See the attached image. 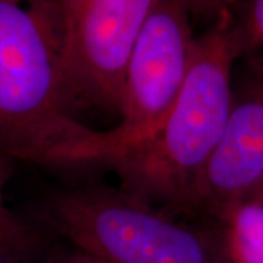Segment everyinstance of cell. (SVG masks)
<instances>
[{"instance_id":"cell-1","label":"cell","mask_w":263,"mask_h":263,"mask_svg":"<svg viewBox=\"0 0 263 263\" xmlns=\"http://www.w3.org/2000/svg\"><path fill=\"white\" fill-rule=\"evenodd\" d=\"M238 62L231 6L197 37L186 82L168 117L149 139L107 164L120 189L145 202L189 212L193 195L224 138Z\"/></svg>"},{"instance_id":"cell-9","label":"cell","mask_w":263,"mask_h":263,"mask_svg":"<svg viewBox=\"0 0 263 263\" xmlns=\"http://www.w3.org/2000/svg\"><path fill=\"white\" fill-rule=\"evenodd\" d=\"M0 263H40L35 259V240L32 235L0 240Z\"/></svg>"},{"instance_id":"cell-3","label":"cell","mask_w":263,"mask_h":263,"mask_svg":"<svg viewBox=\"0 0 263 263\" xmlns=\"http://www.w3.org/2000/svg\"><path fill=\"white\" fill-rule=\"evenodd\" d=\"M44 218L103 263H227L218 233L177 222L120 187L67 189L48 199Z\"/></svg>"},{"instance_id":"cell-8","label":"cell","mask_w":263,"mask_h":263,"mask_svg":"<svg viewBox=\"0 0 263 263\" xmlns=\"http://www.w3.org/2000/svg\"><path fill=\"white\" fill-rule=\"evenodd\" d=\"M234 28L238 62L263 73V0L234 3Z\"/></svg>"},{"instance_id":"cell-11","label":"cell","mask_w":263,"mask_h":263,"mask_svg":"<svg viewBox=\"0 0 263 263\" xmlns=\"http://www.w3.org/2000/svg\"><path fill=\"white\" fill-rule=\"evenodd\" d=\"M28 234V230L19 222L12 214L0 215V240Z\"/></svg>"},{"instance_id":"cell-4","label":"cell","mask_w":263,"mask_h":263,"mask_svg":"<svg viewBox=\"0 0 263 263\" xmlns=\"http://www.w3.org/2000/svg\"><path fill=\"white\" fill-rule=\"evenodd\" d=\"M157 0L31 2L54 48L59 92L66 111H120L136 40Z\"/></svg>"},{"instance_id":"cell-6","label":"cell","mask_w":263,"mask_h":263,"mask_svg":"<svg viewBox=\"0 0 263 263\" xmlns=\"http://www.w3.org/2000/svg\"><path fill=\"white\" fill-rule=\"evenodd\" d=\"M245 69L234 85L224 138L196 187L189 212H214L254 192L263 179V73Z\"/></svg>"},{"instance_id":"cell-13","label":"cell","mask_w":263,"mask_h":263,"mask_svg":"<svg viewBox=\"0 0 263 263\" xmlns=\"http://www.w3.org/2000/svg\"><path fill=\"white\" fill-rule=\"evenodd\" d=\"M254 192H256V193H257L259 196L262 197V200H263V179H262V181H260V184H259V186L256 187V190H254Z\"/></svg>"},{"instance_id":"cell-5","label":"cell","mask_w":263,"mask_h":263,"mask_svg":"<svg viewBox=\"0 0 263 263\" xmlns=\"http://www.w3.org/2000/svg\"><path fill=\"white\" fill-rule=\"evenodd\" d=\"M189 2L157 0L132 53L120 104V123L104 130L97 164L107 165L162 126L179 98L197 37Z\"/></svg>"},{"instance_id":"cell-10","label":"cell","mask_w":263,"mask_h":263,"mask_svg":"<svg viewBox=\"0 0 263 263\" xmlns=\"http://www.w3.org/2000/svg\"><path fill=\"white\" fill-rule=\"evenodd\" d=\"M40 263H103L91 257L89 254L84 253L81 250L73 249L72 252H63V253H56L48 256L47 259L41 260Z\"/></svg>"},{"instance_id":"cell-7","label":"cell","mask_w":263,"mask_h":263,"mask_svg":"<svg viewBox=\"0 0 263 263\" xmlns=\"http://www.w3.org/2000/svg\"><path fill=\"white\" fill-rule=\"evenodd\" d=\"M227 263H263V200L256 192L215 209Z\"/></svg>"},{"instance_id":"cell-2","label":"cell","mask_w":263,"mask_h":263,"mask_svg":"<svg viewBox=\"0 0 263 263\" xmlns=\"http://www.w3.org/2000/svg\"><path fill=\"white\" fill-rule=\"evenodd\" d=\"M103 135L63 107L53 43L34 6L0 0V154L47 167L92 165Z\"/></svg>"},{"instance_id":"cell-12","label":"cell","mask_w":263,"mask_h":263,"mask_svg":"<svg viewBox=\"0 0 263 263\" xmlns=\"http://www.w3.org/2000/svg\"><path fill=\"white\" fill-rule=\"evenodd\" d=\"M10 177V164L9 158L3 157L0 154V215H6L10 214L8 208L5 206V200H3V189L6 186L8 180Z\"/></svg>"}]
</instances>
